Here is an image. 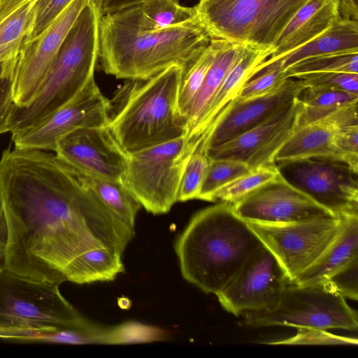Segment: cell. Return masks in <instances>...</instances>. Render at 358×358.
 <instances>
[{"mask_svg":"<svg viewBox=\"0 0 358 358\" xmlns=\"http://www.w3.org/2000/svg\"><path fill=\"white\" fill-rule=\"evenodd\" d=\"M2 266L55 284L80 255L99 247L122 253L134 236L84 182L50 151L8 147L0 157Z\"/></svg>","mask_w":358,"mask_h":358,"instance_id":"1","label":"cell"},{"mask_svg":"<svg viewBox=\"0 0 358 358\" xmlns=\"http://www.w3.org/2000/svg\"><path fill=\"white\" fill-rule=\"evenodd\" d=\"M210 39L199 17L148 31L123 8L101 16L99 59L106 74L129 80H145L171 66H185L203 52Z\"/></svg>","mask_w":358,"mask_h":358,"instance_id":"2","label":"cell"},{"mask_svg":"<svg viewBox=\"0 0 358 358\" xmlns=\"http://www.w3.org/2000/svg\"><path fill=\"white\" fill-rule=\"evenodd\" d=\"M262 245L231 203L220 202L192 217L175 250L183 278L205 293L216 294Z\"/></svg>","mask_w":358,"mask_h":358,"instance_id":"3","label":"cell"},{"mask_svg":"<svg viewBox=\"0 0 358 358\" xmlns=\"http://www.w3.org/2000/svg\"><path fill=\"white\" fill-rule=\"evenodd\" d=\"M182 68L173 65L148 79L129 80L110 100L107 127L127 154L186 135L178 110Z\"/></svg>","mask_w":358,"mask_h":358,"instance_id":"4","label":"cell"},{"mask_svg":"<svg viewBox=\"0 0 358 358\" xmlns=\"http://www.w3.org/2000/svg\"><path fill=\"white\" fill-rule=\"evenodd\" d=\"M101 4L90 2L66 36L43 84L27 106H15L10 133L16 134L41 122L73 99L94 78L99 59Z\"/></svg>","mask_w":358,"mask_h":358,"instance_id":"5","label":"cell"},{"mask_svg":"<svg viewBox=\"0 0 358 358\" xmlns=\"http://www.w3.org/2000/svg\"><path fill=\"white\" fill-rule=\"evenodd\" d=\"M306 0H201L198 17L211 38L273 49Z\"/></svg>","mask_w":358,"mask_h":358,"instance_id":"6","label":"cell"},{"mask_svg":"<svg viewBox=\"0 0 358 358\" xmlns=\"http://www.w3.org/2000/svg\"><path fill=\"white\" fill-rule=\"evenodd\" d=\"M85 318L59 286L14 274L0 267V335L48 327L87 329Z\"/></svg>","mask_w":358,"mask_h":358,"instance_id":"7","label":"cell"},{"mask_svg":"<svg viewBox=\"0 0 358 358\" xmlns=\"http://www.w3.org/2000/svg\"><path fill=\"white\" fill-rule=\"evenodd\" d=\"M252 327L288 326L356 331L357 313L328 280L307 285L288 282L277 305L241 314Z\"/></svg>","mask_w":358,"mask_h":358,"instance_id":"8","label":"cell"},{"mask_svg":"<svg viewBox=\"0 0 358 358\" xmlns=\"http://www.w3.org/2000/svg\"><path fill=\"white\" fill-rule=\"evenodd\" d=\"M194 151L184 136L129 153L123 182L148 212L166 213L178 201L182 174Z\"/></svg>","mask_w":358,"mask_h":358,"instance_id":"9","label":"cell"},{"mask_svg":"<svg viewBox=\"0 0 358 358\" xmlns=\"http://www.w3.org/2000/svg\"><path fill=\"white\" fill-rule=\"evenodd\" d=\"M275 257L289 282L313 265L339 235L340 216L320 217L284 224L247 222Z\"/></svg>","mask_w":358,"mask_h":358,"instance_id":"10","label":"cell"},{"mask_svg":"<svg viewBox=\"0 0 358 358\" xmlns=\"http://www.w3.org/2000/svg\"><path fill=\"white\" fill-rule=\"evenodd\" d=\"M275 164L287 182L334 215H358V172L348 164L323 158Z\"/></svg>","mask_w":358,"mask_h":358,"instance_id":"11","label":"cell"},{"mask_svg":"<svg viewBox=\"0 0 358 358\" xmlns=\"http://www.w3.org/2000/svg\"><path fill=\"white\" fill-rule=\"evenodd\" d=\"M110 100L92 78L70 101L41 122L11 135L13 146L54 152L59 141L80 128L107 127Z\"/></svg>","mask_w":358,"mask_h":358,"instance_id":"12","label":"cell"},{"mask_svg":"<svg viewBox=\"0 0 358 358\" xmlns=\"http://www.w3.org/2000/svg\"><path fill=\"white\" fill-rule=\"evenodd\" d=\"M288 282L275 257L262 245L215 295L224 310L238 316L274 308Z\"/></svg>","mask_w":358,"mask_h":358,"instance_id":"13","label":"cell"},{"mask_svg":"<svg viewBox=\"0 0 358 358\" xmlns=\"http://www.w3.org/2000/svg\"><path fill=\"white\" fill-rule=\"evenodd\" d=\"M90 1L73 0L41 35L31 40L24 39L13 84L16 107H25L34 99L69 31Z\"/></svg>","mask_w":358,"mask_h":358,"instance_id":"14","label":"cell"},{"mask_svg":"<svg viewBox=\"0 0 358 358\" xmlns=\"http://www.w3.org/2000/svg\"><path fill=\"white\" fill-rule=\"evenodd\" d=\"M231 205L234 213L246 222L284 224L336 216L280 174Z\"/></svg>","mask_w":358,"mask_h":358,"instance_id":"15","label":"cell"},{"mask_svg":"<svg viewBox=\"0 0 358 358\" xmlns=\"http://www.w3.org/2000/svg\"><path fill=\"white\" fill-rule=\"evenodd\" d=\"M301 108V103L295 98L255 127L207 150V157L240 161L250 169L275 164L278 151L298 127Z\"/></svg>","mask_w":358,"mask_h":358,"instance_id":"16","label":"cell"},{"mask_svg":"<svg viewBox=\"0 0 358 358\" xmlns=\"http://www.w3.org/2000/svg\"><path fill=\"white\" fill-rule=\"evenodd\" d=\"M53 152L80 173L123 182L128 154L108 127L78 129L60 139Z\"/></svg>","mask_w":358,"mask_h":358,"instance_id":"17","label":"cell"},{"mask_svg":"<svg viewBox=\"0 0 358 358\" xmlns=\"http://www.w3.org/2000/svg\"><path fill=\"white\" fill-rule=\"evenodd\" d=\"M303 88L299 79L288 78L275 90L264 95L245 100L235 99L198 146L206 152L255 127L292 101Z\"/></svg>","mask_w":358,"mask_h":358,"instance_id":"18","label":"cell"},{"mask_svg":"<svg viewBox=\"0 0 358 358\" xmlns=\"http://www.w3.org/2000/svg\"><path fill=\"white\" fill-rule=\"evenodd\" d=\"M271 50L245 43L237 60L230 69L205 113L185 136L196 149L208 136L228 110L244 84L254 77L256 68L268 58Z\"/></svg>","mask_w":358,"mask_h":358,"instance_id":"19","label":"cell"},{"mask_svg":"<svg viewBox=\"0 0 358 358\" xmlns=\"http://www.w3.org/2000/svg\"><path fill=\"white\" fill-rule=\"evenodd\" d=\"M341 17L339 0H306L279 36L271 62L294 51L328 29Z\"/></svg>","mask_w":358,"mask_h":358,"instance_id":"20","label":"cell"},{"mask_svg":"<svg viewBox=\"0 0 358 358\" xmlns=\"http://www.w3.org/2000/svg\"><path fill=\"white\" fill-rule=\"evenodd\" d=\"M347 52H358V21L340 17L322 34L300 48L275 61L261 63L256 68L255 76L265 68L279 66L284 70L308 57Z\"/></svg>","mask_w":358,"mask_h":358,"instance_id":"21","label":"cell"},{"mask_svg":"<svg viewBox=\"0 0 358 358\" xmlns=\"http://www.w3.org/2000/svg\"><path fill=\"white\" fill-rule=\"evenodd\" d=\"M336 131L320 121L297 127L278 151L275 164L310 158L329 159L345 164L334 143Z\"/></svg>","mask_w":358,"mask_h":358,"instance_id":"22","label":"cell"},{"mask_svg":"<svg viewBox=\"0 0 358 358\" xmlns=\"http://www.w3.org/2000/svg\"><path fill=\"white\" fill-rule=\"evenodd\" d=\"M341 217L343 226L338 237L322 256L293 283L307 285L326 280L358 258V215Z\"/></svg>","mask_w":358,"mask_h":358,"instance_id":"23","label":"cell"},{"mask_svg":"<svg viewBox=\"0 0 358 358\" xmlns=\"http://www.w3.org/2000/svg\"><path fill=\"white\" fill-rule=\"evenodd\" d=\"M122 253L109 247L88 250L73 259L66 267V281L77 284L114 280L124 273Z\"/></svg>","mask_w":358,"mask_h":358,"instance_id":"24","label":"cell"},{"mask_svg":"<svg viewBox=\"0 0 358 358\" xmlns=\"http://www.w3.org/2000/svg\"><path fill=\"white\" fill-rule=\"evenodd\" d=\"M245 43L226 40L217 52L197 92L185 117L187 136L199 121L230 69L239 57Z\"/></svg>","mask_w":358,"mask_h":358,"instance_id":"25","label":"cell"},{"mask_svg":"<svg viewBox=\"0 0 358 358\" xmlns=\"http://www.w3.org/2000/svg\"><path fill=\"white\" fill-rule=\"evenodd\" d=\"M125 8L137 24L148 31L162 29L198 17L196 6H182L179 0H142Z\"/></svg>","mask_w":358,"mask_h":358,"instance_id":"26","label":"cell"},{"mask_svg":"<svg viewBox=\"0 0 358 358\" xmlns=\"http://www.w3.org/2000/svg\"><path fill=\"white\" fill-rule=\"evenodd\" d=\"M77 173L109 210L134 229L141 205L123 182Z\"/></svg>","mask_w":358,"mask_h":358,"instance_id":"27","label":"cell"},{"mask_svg":"<svg viewBox=\"0 0 358 358\" xmlns=\"http://www.w3.org/2000/svg\"><path fill=\"white\" fill-rule=\"evenodd\" d=\"M224 41L211 38L203 52L182 68L178 91V110L185 124L188 110Z\"/></svg>","mask_w":358,"mask_h":358,"instance_id":"28","label":"cell"},{"mask_svg":"<svg viewBox=\"0 0 358 358\" xmlns=\"http://www.w3.org/2000/svg\"><path fill=\"white\" fill-rule=\"evenodd\" d=\"M298 99L302 104L298 127L320 120L344 104L358 101V94L320 87L303 88Z\"/></svg>","mask_w":358,"mask_h":358,"instance_id":"29","label":"cell"},{"mask_svg":"<svg viewBox=\"0 0 358 358\" xmlns=\"http://www.w3.org/2000/svg\"><path fill=\"white\" fill-rule=\"evenodd\" d=\"M284 71L286 78L327 72L358 73V52H337L300 60Z\"/></svg>","mask_w":358,"mask_h":358,"instance_id":"30","label":"cell"},{"mask_svg":"<svg viewBox=\"0 0 358 358\" xmlns=\"http://www.w3.org/2000/svg\"><path fill=\"white\" fill-rule=\"evenodd\" d=\"M276 164L261 166L223 186L212 196L210 201L234 203L279 175Z\"/></svg>","mask_w":358,"mask_h":358,"instance_id":"31","label":"cell"},{"mask_svg":"<svg viewBox=\"0 0 358 358\" xmlns=\"http://www.w3.org/2000/svg\"><path fill=\"white\" fill-rule=\"evenodd\" d=\"M251 169L244 162L228 159H209L197 199L210 201L213 194Z\"/></svg>","mask_w":358,"mask_h":358,"instance_id":"32","label":"cell"},{"mask_svg":"<svg viewBox=\"0 0 358 358\" xmlns=\"http://www.w3.org/2000/svg\"><path fill=\"white\" fill-rule=\"evenodd\" d=\"M206 151L197 147L188 159L180 180L178 201L197 199L208 166Z\"/></svg>","mask_w":358,"mask_h":358,"instance_id":"33","label":"cell"},{"mask_svg":"<svg viewBox=\"0 0 358 358\" xmlns=\"http://www.w3.org/2000/svg\"><path fill=\"white\" fill-rule=\"evenodd\" d=\"M36 1H27L0 23V45L27 38L34 21Z\"/></svg>","mask_w":358,"mask_h":358,"instance_id":"34","label":"cell"},{"mask_svg":"<svg viewBox=\"0 0 358 358\" xmlns=\"http://www.w3.org/2000/svg\"><path fill=\"white\" fill-rule=\"evenodd\" d=\"M18 55L0 63V135L10 131V119L15 108L13 90Z\"/></svg>","mask_w":358,"mask_h":358,"instance_id":"35","label":"cell"},{"mask_svg":"<svg viewBox=\"0 0 358 358\" xmlns=\"http://www.w3.org/2000/svg\"><path fill=\"white\" fill-rule=\"evenodd\" d=\"M287 78L279 66L262 69L247 81L241 89L236 100H245L268 93L278 87Z\"/></svg>","mask_w":358,"mask_h":358,"instance_id":"36","label":"cell"},{"mask_svg":"<svg viewBox=\"0 0 358 358\" xmlns=\"http://www.w3.org/2000/svg\"><path fill=\"white\" fill-rule=\"evenodd\" d=\"M296 78L301 80L304 88L320 87L358 94V73L347 72L316 73L303 75Z\"/></svg>","mask_w":358,"mask_h":358,"instance_id":"37","label":"cell"},{"mask_svg":"<svg viewBox=\"0 0 358 358\" xmlns=\"http://www.w3.org/2000/svg\"><path fill=\"white\" fill-rule=\"evenodd\" d=\"M73 0H36L34 17L25 41L31 40L45 31Z\"/></svg>","mask_w":358,"mask_h":358,"instance_id":"38","label":"cell"},{"mask_svg":"<svg viewBox=\"0 0 358 358\" xmlns=\"http://www.w3.org/2000/svg\"><path fill=\"white\" fill-rule=\"evenodd\" d=\"M269 344H308V345H357V339L332 334L326 329L299 328L297 334L292 338Z\"/></svg>","mask_w":358,"mask_h":358,"instance_id":"39","label":"cell"},{"mask_svg":"<svg viewBox=\"0 0 358 358\" xmlns=\"http://www.w3.org/2000/svg\"><path fill=\"white\" fill-rule=\"evenodd\" d=\"M345 299H358V258L334 273L327 279Z\"/></svg>","mask_w":358,"mask_h":358,"instance_id":"40","label":"cell"},{"mask_svg":"<svg viewBox=\"0 0 358 358\" xmlns=\"http://www.w3.org/2000/svg\"><path fill=\"white\" fill-rule=\"evenodd\" d=\"M334 143L345 164L358 172V125L337 130Z\"/></svg>","mask_w":358,"mask_h":358,"instance_id":"41","label":"cell"},{"mask_svg":"<svg viewBox=\"0 0 358 358\" xmlns=\"http://www.w3.org/2000/svg\"><path fill=\"white\" fill-rule=\"evenodd\" d=\"M341 17L358 21V0H339Z\"/></svg>","mask_w":358,"mask_h":358,"instance_id":"42","label":"cell"},{"mask_svg":"<svg viewBox=\"0 0 358 358\" xmlns=\"http://www.w3.org/2000/svg\"><path fill=\"white\" fill-rule=\"evenodd\" d=\"M29 0H1L0 23Z\"/></svg>","mask_w":358,"mask_h":358,"instance_id":"43","label":"cell"},{"mask_svg":"<svg viewBox=\"0 0 358 358\" xmlns=\"http://www.w3.org/2000/svg\"><path fill=\"white\" fill-rule=\"evenodd\" d=\"M24 39L0 45V63L19 54Z\"/></svg>","mask_w":358,"mask_h":358,"instance_id":"44","label":"cell"},{"mask_svg":"<svg viewBox=\"0 0 358 358\" xmlns=\"http://www.w3.org/2000/svg\"><path fill=\"white\" fill-rule=\"evenodd\" d=\"M0 224H1V215H0ZM3 253V240H2L0 238V267L2 266Z\"/></svg>","mask_w":358,"mask_h":358,"instance_id":"45","label":"cell"},{"mask_svg":"<svg viewBox=\"0 0 358 358\" xmlns=\"http://www.w3.org/2000/svg\"><path fill=\"white\" fill-rule=\"evenodd\" d=\"M96 1H99L102 5L103 0H96Z\"/></svg>","mask_w":358,"mask_h":358,"instance_id":"46","label":"cell"},{"mask_svg":"<svg viewBox=\"0 0 358 358\" xmlns=\"http://www.w3.org/2000/svg\"><path fill=\"white\" fill-rule=\"evenodd\" d=\"M199 1H201V0H199Z\"/></svg>","mask_w":358,"mask_h":358,"instance_id":"47","label":"cell"},{"mask_svg":"<svg viewBox=\"0 0 358 358\" xmlns=\"http://www.w3.org/2000/svg\"><path fill=\"white\" fill-rule=\"evenodd\" d=\"M1 1V0H0Z\"/></svg>","mask_w":358,"mask_h":358,"instance_id":"48","label":"cell"}]
</instances>
